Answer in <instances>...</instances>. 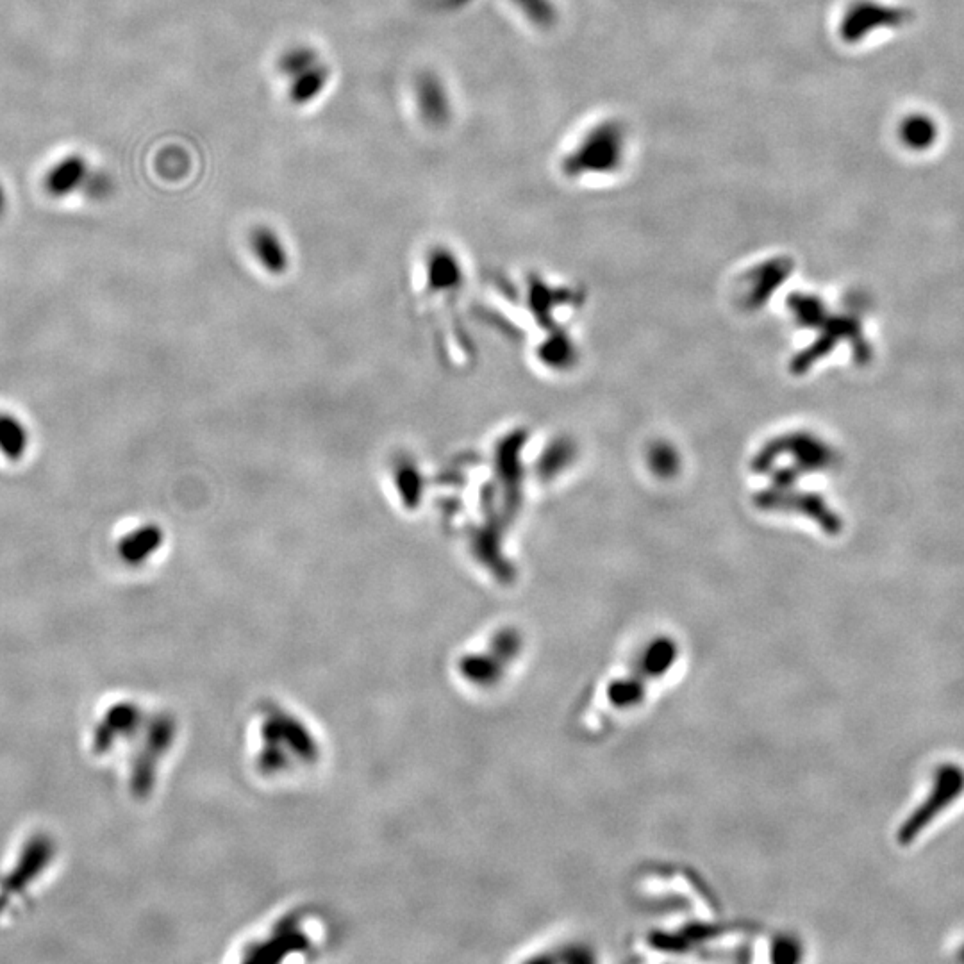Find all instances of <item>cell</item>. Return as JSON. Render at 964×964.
<instances>
[{
  "label": "cell",
  "mask_w": 964,
  "mask_h": 964,
  "mask_svg": "<svg viewBox=\"0 0 964 964\" xmlns=\"http://www.w3.org/2000/svg\"><path fill=\"white\" fill-rule=\"evenodd\" d=\"M288 81V97L295 106H308L315 102L331 83V68L318 59L311 67L293 75Z\"/></svg>",
  "instance_id": "cell-4"
},
{
  "label": "cell",
  "mask_w": 964,
  "mask_h": 964,
  "mask_svg": "<svg viewBox=\"0 0 964 964\" xmlns=\"http://www.w3.org/2000/svg\"><path fill=\"white\" fill-rule=\"evenodd\" d=\"M88 163L81 156H68L50 168L45 177V188L54 197H67L88 183Z\"/></svg>",
  "instance_id": "cell-5"
},
{
  "label": "cell",
  "mask_w": 964,
  "mask_h": 964,
  "mask_svg": "<svg viewBox=\"0 0 964 964\" xmlns=\"http://www.w3.org/2000/svg\"><path fill=\"white\" fill-rule=\"evenodd\" d=\"M964 793V770L961 766H940L934 775L931 793L916 807L898 831V841L909 845Z\"/></svg>",
  "instance_id": "cell-2"
},
{
  "label": "cell",
  "mask_w": 964,
  "mask_h": 964,
  "mask_svg": "<svg viewBox=\"0 0 964 964\" xmlns=\"http://www.w3.org/2000/svg\"><path fill=\"white\" fill-rule=\"evenodd\" d=\"M27 431L13 416L0 413V450L9 459H20L27 449Z\"/></svg>",
  "instance_id": "cell-7"
},
{
  "label": "cell",
  "mask_w": 964,
  "mask_h": 964,
  "mask_svg": "<svg viewBox=\"0 0 964 964\" xmlns=\"http://www.w3.org/2000/svg\"><path fill=\"white\" fill-rule=\"evenodd\" d=\"M252 245H254V250L259 252L261 258L275 263L277 259L281 258V245H279V240L275 238V234L268 229H259L254 233V238H252Z\"/></svg>",
  "instance_id": "cell-9"
},
{
  "label": "cell",
  "mask_w": 964,
  "mask_h": 964,
  "mask_svg": "<svg viewBox=\"0 0 964 964\" xmlns=\"http://www.w3.org/2000/svg\"><path fill=\"white\" fill-rule=\"evenodd\" d=\"M961 959H964V948H963V954H961Z\"/></svg>",
  "instance_id": "cell-11"
},
{
  "label": "cell",
  "mask_w": 964,
  "mask_h": 964,
  "mask_svg": "<svg viewBox=\"0 0 964 964\" xmlns=\"http://www.w3.org/2000/svg\"><path fill=\"white\" fill-rule=\"evenodd\" d=\"M161 543V532L156 527H143L140 531L129 534L120 543V554L127 563H140L145 557L158 549Z\"/></svg>",
  "instance_id": "cell-6"
},
{
  "label": "cell",
  "mask_w": 964,
  "mask_h": 964,
  "mask_svg": "<svg viewBox=\"0 0 964 964\" xmlns=\"http://www.w3.org/2000/svg\"><path fill=\"white\" fill-rule=\"evenodd\" d=\"M527 20L538 27H547L554 20V6L550 0H511Z\"/></svg>",
  "instance_id": "cell-8"
},
{
  "label": "cell",
  "mask_w": 964,
  "mask_h": 964,
  "mask_svg": "<svg viewBox=\"0 0 964 964\" xmlns=\"http://www.w3.org/2000/svg\"><path fill=\"white\" fill-rule=\"evenodd\" d=\"M415 102L418 115L431 129H441L452 120L454 106L449 86L433 70L420 72L416 77Z\"/></svg>",
  "instance_id": "cell-3"
},
{
  "label": "cell",
  "mask_w": 964,
  "mask_h": 964,
  "mask_svg": "<svg viewBox=\"0 0 964 964\" xmlns=\"http://www.w3.org/2000/svg\"><path fill=\"white\" fill-rule=\"evenodd\" d=\"M631 156V133L620 118H600L586 125L561 158V172L570 181L613 179L624 172Z\"/></svg>",
  "instance_id": "cell-1"
},
{
  "label": "cell",
  "mask_w": 964,
  "mask_h": 964,
  "mask_svg": "<svg viewBox=\"0 0 964 964\" xmlns=\"http://www.w3.org/2000/svg\"><path fill=\"white\" fill-rule=\"evenodd\" d=\"M4 208H6V193H4L2 186H0V213L4 211Z\"/></svg>",
  "instance_id": "cell-10"
}]
</instances>
